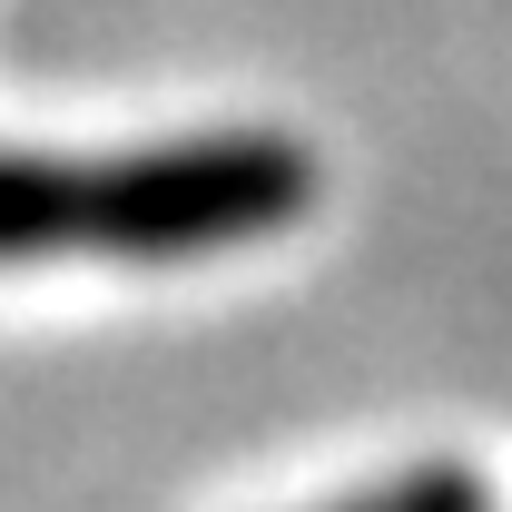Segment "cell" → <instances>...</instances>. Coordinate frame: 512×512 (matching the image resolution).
Listing matches in <instances>:
<instances>
[{
    "instance_id": "cell-2",
    "label": "cell",
    "mask_w": 512,
    "mask_h": 512,
    "mask_svg": "<svg viewBox=\"0 0 512 512\" xmlns=\"http://www.w3.org/2000/svg\"><path fill=\"white\" fill-rule=\"evenodd\" d=\"M30 256H128V158L0 148V266Z\"/></svg>"
},
{
    "instance_id": "cell-3",
    "label": "cell",
    "mask_w": 512,
    "mask_h": 512,
    "mask_svg": "<svg viewBox=\"0 0 512 512\" xmlns=\"http://www.w3.org/2000/svg\"><path fill=\"white\" fill-rule=\"evenodd\" d=\"M335 512H493V493H483L463 463H424V473L384 483V493H365V503H335Z\"/></svg>"
},
{
    "instance_id": "cell-1",
    "label": "cell",
    "mask_w": 512,
    "mask_h": 512,
    "mask_svg": "<svg viewBox=\"0 0 512 512\" xmlns=\"http://www.w3.org/2000/svg\"><path fill=\"white\" fill-rule=\"evenodd\" d=\"M316 207V158L296 138H168L128 148V266H178V256L256 247Z\"/></svg>"
}]
</instances>
